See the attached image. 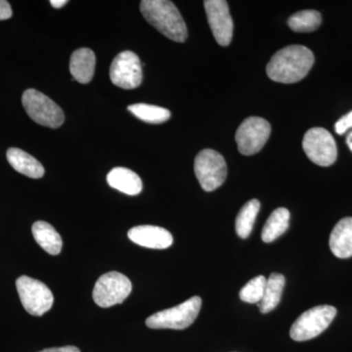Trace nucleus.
<instances>
[{
	"label": "nucleus",
	"instance_id": "obj_28",
	"mask_svg": "<svg viewBox=\"0 0 352 352\" xmlns=\"http://www.w3.org/2000/svg\"><path fill=\"white\" fill-rule=\"evenodd\" d=\"M67 3H68L67 0H51L50 1L51 6L56 9L62 8V7L66 6Z\"/></svg>",
	"mask_w": 352,
	"mask_h": 352
},
{
	"label": "nucleus",
	"instance_id": "obj_16",
	"mask_svg": "<svg viewBox=\"0 0 352 352\" xmlns=\"http://www.w3.org/2000/svg\"><path fill=\"white\" fill-rule=\"evenodd\" d=\"M6 157L7 161L14 170L20 173L21 175L38 179L43 177L45 173L43 164L39 163L36 157L19 148H10L7 150Z\"/></svg>",
	"mask_w": 352,
	"mask_h": 352
},
{
	"label": "nucleus",
	"instance_id": "obj_24",
	"mask_svg": "<svg viewBox=\"0 0 352 352\" xmlns=\"http://www.w3.org/2000/svg\"><path fill=\"white\" fill-rule=\"evenodd\" d=\"M266 281L267 279L261 275V276L254 277L251 281L248 282L240 291L241 300L247 303H258V305L263 298Z\"/></svg>",
	"mask_w": 352,
	"mask_h": 352
},
{
	"label": "nucleus",
	"instance_id": "obj_8",
	"mask_svg": "<svg viewBox=\"0 0 352 352\" xmlns=\"http://www.w3.org/2000/svg\"><path fill=\"white\" fill-rule=\"evenodd\" d=\"M131 291V280L126 275L113 271L97 280L92 296L97 305L107 308L124 302Z\"/></svg>",
	"mask_w": 352,
	"mask_h": 352
},
{
	"label": "nucleus",
	"instance_id": "obj_11",
	"mask_svg": "<svg viewBox=\"0 0 352 352\" xmlns=\"http://www.w3.org/2000/svg\"><path fill=\"white\" fill-rule=\"evenodd\" d=\"M142 67L140 59L132 51H122L111 65L110 78L116 87L134 89L142 83Z\"/></svg>",
	"mask_w": 352,
	"mask_h": 352
},
{
	"label": "nucleus",
	"instance_id": "obj_3",
	"mask_svg": "<svg viewBox=\"0 0 352 352\" xmlns=\"http://www.w3.org/2000/svg\"><path fill=\"white\" fill-rule=\"evenodd\" d=\"M201 307L200 296H193L177 307L162 310L148 317L146 325L151 329L184 330L195 322Z\"/></svg>",
	"mask_w": 352,
	"mask_h": 352
},
{
	"label": "nucleus",
	"instance_id": "obj_10",
	"mask_svg": "<svg viewBox=\"0 0 352 352\" xmlns=\"http://www.w3.org/2000/svg\"><path fill=\"white\" fill-rule=\"evenodd\" d=\"M271 133L267 120L259 117H250L238 127L235 140L238 150L245 156H252L263 149Z\"/></svg>",
	"mask_w": 352,
	"mask_h": 352
},
{
	"label": "nucleus",
	"instance_id": "obj_22",
	"mask_svg": "<svg viewBox=\"0 0 352 352\" xmlns=\"http://www.w3.org/2000/svg\"><path fill=\"white\" fill-rule=\"evenodd\" d=\"M127 110L139 120L148 124H163L170 120L171 116L168 109L149 105V104H133V105H129Z\"/></svg>",
	"mask_w": 352,
	"mask_h": 352
},
{
	"label": "nucleus",
	"instance_id": "obj_5",
	"mask_svg": "<svg viewBox=\"0 0 352 352\" xmlns=\"http://www.w3.org/2000/svg\"><path fill=\"white\" fill-rule=\"evenodd\" d=\"M337 315L332 305H319L303 312L292 326L289 335L296 342L314 339L330 326Z\"/></svg>",
	"mask_w": 352,
	"mask_h": 352
},
{
	"label": "nucleus",
	"instance_id": "obj_4",
	"mask_svg": "<svg viewBox=\"0 0 352 352\" xmlns=\"http://www.w3.org/2000/svg\"><path fill=\"white\" fill-rule=\"evenodd\" d=\"M22 103L29 117L41 126L58 129L64 124L65 115L62 109L38 90L32 88L25 90Z\"/></svg>",
	"mask_w": 352,
	"mask_h": 352
},
{
	"label": "nucleus",
	"instance_id": "obj_29",
	"mask_svg": "<svg viewBox=\"0 0 352 352\" xmlns=\"http://www.w3.org/2000/svg\"><path fill=\"white\" fill-rule=\"evenodd\" d=\"M346 143L347 145H349V149H351L352 151V132L351 133L349 134V136H347Z\"/></svg>",
	"mask_w": 352,
	"mask_h": 352
},
{
	"label": "nucleus",
	"instance_id": "obj_21",
	"mask_svg": "<svg viewBox=\"0 0 352 352\" xmlns=\"http://www.w3.org/2000/svg\"><path fill=\"white\" fill-rule=\"evenodd\" d=\"M259 210H261V203L256 199L247 201L241 208L236 219L235 228L238 236L242 239H247L251 235Z\"/></svg>",
	"mask_w": 352,
	"mask_h": 352
},
{
	"label": "nucleus",
	"instance_id": "obj_12",
	"mask_svg": "<svg viewBox=\"0 0 352 352\" xmlns=\"http://www.w3.org/2000/svg\"><path fill=\"white\" fill-rule=\"evenodd\" d=\"M204 6L215 41L219 45L228 46L232 41L234 29L228 3L224 0H206Z\"/></svg>",
	"mask_w": 352,
	"mask_h": 352
},
{
	"label": "nucleus",
	"instance_id": "obj_27",
	"mask_svg": "<svg viewBox=\"0 0 352 352\" xmlns=\"http://www.w3.org/2000/svg\"><path fill=\"white\" fill-rule=\"evenodd\" d=\"M38 352H80V349L76 346H67L62 347H51V349H43Z\"/></svg>",
	"mask_w": 352,
	"mask_h": 352
},
{
	"label": "nucleus",
	"instance_id": "obj_1",
	"mask_svg": "<svg viewBox=\"0 0 352 352\" xmlns=\"http://www.w3.org/2000/svg\"><path fill=\"white\" fill-rule=\"evenodd\" d=\"M314 64L312 51L303 45H289L278 51L266 66L273 82L295 83L305 78Z\"/></svg>",
	"mask_w": 352,
	"mask_h": 352
},
{
	"label": "nucleus",
	"instance_id": "obj_19",
	"mask_svg": "<svg viewBox=\"0 0 352 352\" xmlns=\"http://www.w3.org/2000/svg\"><path fill=\"white\" fill-rule=\"evenodd\" d=\"M285 284L286 279L284 275L279 273H272L270 275L266 281L263 300L258 305L261 314H268L277 307L281 300Z\"/></svg>",
	"mask_w": 352,
	"mask_h": 352
},
{
	"label": "nucleus",
	"instance_id": "obj_7",
	"mask_svg": "<svg viewBox=\"0 0 352 352\" xmlns=\"http://www.w3.org/2000/svg\"><path fill=\"white\" fill-rule=\"evenodd\" d=\"M21 302L28 314L43 316L50 311L54 302V296L50 289L43 282L34 278L21 276L16 281Z\"/></svg>",
	"mask_w": 352,
	"mask_h": 352
},
{
	"label": "nucleus",
	"instance_id": "obj_26",
	"mask_svg": "<svg viewBox=\"0 0 352 352\" xmlns=\"http://www.w3.org/2000/svg\"><path fill=\"white\" fill-rule=\"evenodd\" d=\"M12 15L10 3L6 0H0V21L10 19Z\"/></svg>",
	"mask_w": 352,
	"mask_h": 352
},
{
	"label": "nucleus",
	"instance_id": "obj_6",
	"mask_svg": "<svg viewBox=\"0 0 352 352\" xmlns=\"http://www.w3.org/2000/svg\"><path fill=\"white\" fill-rule=\"evenodd\" d=\"M194 171L201 188L207 192L214 191L226 182V162L219 152L205 149L197 155Z\"/></svg>",
	"mask_w": 352,
	"mask_h": 352
},
{
	"label": "nucleus",
	"instance_id": "obj_20",
	"mask_svg": "<svg viewBox=\"0 0 352 352\" xmlns=\"http://www.w3.org/2000/svg\"><path fill=\"white\" fill-rule=\"evenodd\" d=\"M289 217L291 214L287 208H276L264 224L263 232H261V239L263 242H274L280 236L283 235L289 228Z\"/></svg>",
	"mask_w": 352,
	"mask_h": 352
},
{
	"label": "nucleus",
	"instance_id": "obj_2",
	"mask_svg": "<svg viewBox=\"0 0 352 352\" xmlns=\"http://www.w3.org/2000/svg\"><path fill=\"white\" fill-rule=\"evenodd\" d=\"M140 11L146 21L164 36L184 43L188 38L187 25L175 3L168 0H143Z\"/></svg>",
	"mask_w": 352,
	"mask_h": 352
},
{
	"label": "nucleus",
	"instance_id": "obj_23",
	"mask_svg": "<svg viewBox=\"0 0 352 352\" xmlns=\"http://www.w3.org/2000/svg\"><path fill=\"white\" fill-rule=\"evenodd\" d=\"M322 16L318 11L303 10L293 14L289 18V27L296 32H310L316 31L320 27Z\"/></svg>",
	"mask_w": 352,
	"mask_h": 352
},
{
	"label": "nucleus",
	"instance_id": "obj_25",
	"mask_svg": "<svg viewBox=\"0 0 352 352\" xmlns=\"http://www.w3.org/2000/svg\"><path fill=\"white\" fill-rule=\"evenodd\" d=\"M352 127V111L340 118L335 124L336 132L340 135L346 133Z\"/></svg>",
	"mask_w": 352,
	"mask_h": 352
},
{
	"label": "nucleus",
	"instance_id": "obj_15",
	"mask_svg": "<svg viewBox=\"0 0 352 352\" xmlns=\"http://www.w3.org/2000/svg\"><path fill=\"white\" fill-rule=\"evenodd\" d=\"M96 58L89 48H80L72 54L69 72L76 82L87 85L94 78Z\"/></svg>",
	"mask_w": 352,
	"mask_h": 352
},
{
	"label": "nucleus",
	"instance_id": "obj_17",
	"mask_svg": "<svg viewBox=\"0 0 352 352\" xmlns=\"http://www.w3.org/2000/svg\"><path fill=\"white\" fill-rule=\"evenodd\" d=\"M107 182L112 188L126 194L136 196L142 191V180L138 173L126 168H113L107 175Z\"/></svg>",
	"mask_w": 352,
	"mask_h": 352
},
{
	"label": "nucleus",
	"instance_id": "obj_18",
	"mask_svg": "<svg viewBox=\"0 0 352 352\" xmlns=\"http://www.w3.org/2000/svg\"><path fill=\"white\" fill-rule=\"evenodd\" d=\"M34 240L51 256H57L62 251L63 241L56 229L45 221L34 222L32 228Z\"/></svg>",
	"mask_w": 352,
	"mask_h": 352
},
{
	"label": "nucleus",
	"instance_id": "obj_14",
	"mask_svg": "<svg viewBox=\"0 0 352 352\" xmlns=\"http://www.w3.org/2000/svg\"><path fill=\"white\" fill-rule=\"evenodd\" d=\"M331 251L339 258L352 256V217H344L333 227L331 233Z\"/></svg>",
	"mask_w": 352,
	"mask_h": 352
},
{
	"label": "nucleus",
	"instance_id": "obj_9",
	"mask_svg": "<svg viewBox=\"0 0 352 352\" xmlns=\"http://www.w3.org/2000/svg\"><path fill=\"white\" fill-rule=\"evenodd\" d=\"M302 148L308 159L317 166H330L337 161V144L327 129H310L303 138Z\"/></svg>",
	"mask_w": 352,
	"mask_h": 352
},
{
	"label": "nucleus",
	"instance_id": "obj_13",
	"mask_svg": "<svg viewBox=\"0 0 352 352\" xmlns=\"http://www.w3.org/2000/svg\"><path fill=\"white\" fill-rule=\"evenodd\" d=\"M127 236L136 245L148 249H168L173 243V235L166 229L159 226L133 227L129 231Z\"/></svg>",
	"mask_w": 352,
	"mask_h": 352
}]
</instances>
